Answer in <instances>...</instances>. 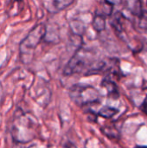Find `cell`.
<instances>
[{
  "instance_id": "obj_8",
  "label": "cell",
  "mask_w": 147,
  "mask_h": 148,
  "mask_svg": "<svg viewBox=\"0 0 147 148\" xmlns=\"http://www.w3.org/2000/svg\"><path fill=\"white\" fill-rule=\"evenodd\" d=\"M128 4V10L131 12L133 16H137L138 18L144 13L146 10L143 8V4L141 1H134V2H127Z\"/></svg>"
},
{
  "instance_id": "obj_6",
  "label": "cell",
  "mask_w": 147,
  "mask_h": 148,
  "mask_svg": "<svg viewBox=\"0 0 147 148\" xmlns=\"http://www.w3.org/2000/svg\"><path fill=\"white\" fill-rule=\"evenodd\" d=\"M92 26L96 32H101L106 29V16L102 14L95 11L94 16L93 18Z\"/></svg>"
},
{
  "instance_id": "obj_7",
  "label": "cell",
  "mask_w": 147,
  "mask_h": 148,
  "mask_svg": "<svg viewBox=\"0 0 147 148\" xmlns=\"http://www.w3.org/2000/svg\"><path fill=\"white\" fill-rule=\"evenodd\" d=\"M118 113H119V109L118 108H116L114 107H112V106L106 105V106L101 107L96 112V116L97 117L101 116V117L105 118V119H111L113 116H115Z\"/></svg>"
},
{
  "instance_id": "obj_10",
  "label": "cell",
  "mask_w": 147,
  "mask_h": 148,
  "mask_svg": "<svg viewBox=\"0 0 147 148\" xmlns=\"http://www.w3.org/2000/svg\"><path fill=\"white\" fill-rule=\"evenodd\" d=\"M139 108H140L141 112H142L143 114H145L147 116V95H146V97L144 98V100H143L142 103L140 104Z\"/></svg>"
},
{
  "instance_id": "obj_9",
  "label": "cell",
  "mask_w": 147,
  "mask_h": 148,
  "mask_svg": "<svg viewBox=\"0 0 147 148\" xmlns=\"http://www.w3.org/2000/svg\"><path fill=\"white\" fill-rule=\"evenodd\" d=\"M139 26L141 29H147V11L145 10L144 13L139 17Z\"/></svg>"
},
{
  "instance_id": "obj_2",
  "label": "cell",
  "mask_w": 147,
  "mask_h": 148,
  "mask_svg": "<svg viewBox=\"0 0 147 148\" xmlns=\"http://www.w3.org/2000/svg\"><path fill=\"white\" fill-rule=\"evenodd\" d=\"M88 50L80 48L76 50L75 54L70 58L68 64L65 66L63 74L65 75H72L75 74L83 73L85 75L90 70L92 66L96 61L91 60L87 56Z\"/></svg>"
},
{
  "instance_id": "obj_3",
  "label": "cell",
  "mask_w": 147,
  "mask_h": 148,
  "mask_svg": "<svg viewBox=\"0 0 147 148\" xmlns=\"http://www.w3.org/2000/svg\"><path fill=\"white\" fill-rule=\"evenodd\" d=\"M47 33V28L45 24L39 23L35 26L28 34V36L20 43L21 55H28L29 51L35 49L41 41L45 37Z\"/></svg>"
},
{
  "instance_id": "obj_4",
  "label": "cell",
  "mask_w": 147,
  "mask_h": 148,
  "mask_svg": "<svg viewBox=\"0 0 147 148\" xmlns=\"http://www.w3.org/2000/svg\"><path fill=\"white\" fill-rule=\"evenodd\" d=\"M101 87L106 88L107 95L113 100H118L120 98V91L116 82L109 76H104L101 81Z\"/></svg>"
},
{
  "instance_id": "obj_13",
  "label": "cell",
  "mask_w": 147,
  "mask_h": 148,
  "mask_svg": "<svg viewBox=\"0 0 147 148\" xmlns=\"http://www.w3.org/2000/svg\"><path fill=\"white\" fill-rule=\"evenodd\" d=\"M146 6H147V1H146Z\"/></svg>"
},
{
  "instance_id": "obj_11",
  "label": "cell",
  "mask_w": 147,
  "mask_h": 148,
  "mask_svg": "<svg viewBox=\"0 0 147 148\" xmlns=\"http://www.w3.org/2000/svg\"><path fill=\"white\" fill-rule=\"evenodd\" d=\"M64 148H76L75 147V145H73L72 143H68L64 145Z\"/></svg>"
},
{
  "instance_id": "obj_1",
  "label": "cell",
  "mask_w": 147,
  "mask_h": 148,
  "mask_svg": "<svg viewBox=\"0 0 147 148\" xmlns=\"http://www.w3.org/2000/svg\"><path fill=\"white\" fill-rule=\"evenodd\" d=\"M69 96L76 105L90 115L93 114V107L101 104L99 91L90 85H73L69 88Z\"/></svg>"
},
{
  "instance_id": "obj_5",
  "label": "cell",
  "mask_w": 147,
  "mask_h": 148,
  "mask_svg": "<svg viewBox=\"0 0 147 148\" xmlns=\"http://www.w3.org/2000/svg\"><path fill=\"white\" fill-rule=\"evenodd\" d=\"M74 3V1H44L42 3L45 9L53 14H55L57 12H60L61 10L66 9L69 5H71Z\"/></svg>"
},
{
  "instance_id": "obj_12",
  "label": "cell",
  "mask_w": 147,
  "mask_h": 148,
  "mask_svg": "<svg viewBox=\"0 0 147 148\" xmlns=\"http://www.w3.org/2000/svg\"><path fill=\"white\" fill-rule=\"evenodd\" d=\"M134 148H147V146H140V145H136Z\"/></svg>"
}]
</instances>
